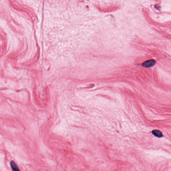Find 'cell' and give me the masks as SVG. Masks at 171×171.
I'll use <instances>...</instances> for the list:
<instances>
[{"label": "cell", "mask_w": 171, "mask_h": 171, "mask_svg": "<svg viewBox=\"0 0 171 171\" xmlns=\"http://www.w3.org/2000/svg\"><path fill=\"white\" fill-rule=\"evenodd\" d=\"M156 64V61L154 59H151L146 61L142 63V66L144 67H153Z\"/></svg>", "instance_id": "6da1fadb"}, {"label": "cell", "mask_w": 171, "mask_h": 171, "mask_svg": "<svg viewBox=\"0 0 171 171\" xmlns=\"http://www.w3.org/2000/svg\"><path fill=\"white\" fill-rule=\"evenodd\" d=\"M152 133L155 136L158 138H162L163 136L162 132L158 130H154L152 131Z\"/></svg>", "instance_id": "7a4b0ae2"}, {"label": "cell", "mask_w": 171, "mask_h": 171, "mask_svg": "<svg viewBox=\"0 0 171 171\" xmlns=\"http://www.w3.org/2000/svg\"><path fill=\"white\" fill-rule=\"evenodd\" d=\"M10 165L13 171H20L17 164L14 161H11Z\"/></svg>", "instance_id": "3957f363"}]
</instances>
